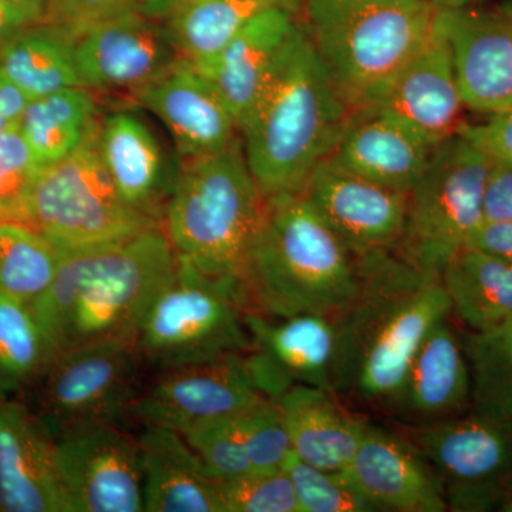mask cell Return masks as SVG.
<instances>
[{
	"label": "cell",
	"instance_id": "cell-23",
	"mask_svg": "<svg viewBox=\"0 0 512 512\" xmlns=\"http://www.w3.org/2000/svg\"><path fill=\"white\" fill-rule=\"evenodd\" d=\"M470 402L466 349L447 318L431 330L417 349L389 409L406 419L427 423L457 416Z\"/></svg>",
	"mask_w": 512,
	"mask_h": 512
},
{
	"label": "cell",
	"instance_id": "cell-49",
	"mask_svg": "<svg viewBox=\"0 0 512 512\" xmlns=\"http://www.w3.org/2000/svg\"><path fill=\"white\" fill-rule=\"evenodd\" d=\"M497 12L503 13V15L508 16V18H512V0H503V2L498 5Z\"/></svg>",
	"mask_w": 512,
	"mask_h": 512
},
{
	"label": "cell",
	"instance_id": "cell-34",
	"mask_svg": "<svg viewBox=\"0 0 512 512\" xmlns=\"http://www.w3.org/2000/svg\"><path fill=\"white\" fill-rule=\"evenodd\" d=\"M52 353L30 303L0 292V379L19 386L43 376Z\"/></svg>",
	"mask_w": 512,
	"mask_h": 512
},
{
	"label": "cell",
	"instance_id": "cell-7",
	"mask_svg": "<svg viewBox=\"0 0 512 512\" xmlns=\"http://www.w3.org/2000/svg\"><path fill=\"white\" fill-rule=\"evenodd\" d=\"M134 346L144 367L156 372L248 352L251 335L239 286L178 258L141 320Z\"/></svg>",
	"mask_w": 512,
	"mask_h": 512
},
{
	"label": "cell",
	"instance_id": "cell-8",
	"mask_svg": "<svg viewBox=\"0 0 512 512\" xmlns=\"http://www.w3.org/2000/svg\"><path fill=\"white\" fill-rule=\"evenodd\" d=\"M26 225L59 251H74L133 237L161 221L123 200L100 156L96 128L70 156L42 168Z\"/></svg>",
	"mask_w": 512,
	"mask_h": 512
},
{
	"label": "cell",
	"instance_id": "cell-20",
	"mask_svg": "<svg viewBox=\"0 0 512 512\" xmlns=\"http://www.w3.org/2000/svg\"><path fill=\"white\" fill-rule=\"evenodd\" d=\"M136 93L190 160L217 153L237 140V120L227 103L214 84L184 60Z\"/></svg>",
	"mask_w": 512,
	"mask_h": 512
},
{
	"label": "cell",
	"instance_id": "cell-29",
	"mask_svg": "<svg viewBox=\"0 0 512 512\" xmlns=\"http://www.w3.org/2000/svg\"><path fill=\"white\" fill-rule=\"evenodd\" d=\"M282 0H185L168 16L180 59L210 79L239 30L262 9Z\"/></svg>",
	"mask_w": 512,
	"mask_h": 512
},
{
	"label": "cell",
	"instance_id": "cell-43",
	"mask_svg": "<svg viewBox=\"0 0 512 512\" xmlns=\"http://www.w3.org/2000/svg\"><path fill=\"white\" fill-rule=\"evenodd\" d=\"M466 247L481 249L512 265V220L483 222Z\"/></svg>",
	"mask_w": 512,
	"mask_h": 512
},
{
	"label": "cell",
	"instance_id": "cell-42",
	"mask_svg": "<svg viewBox=\"0 0 512 512\" xmlns=\"http://www.w3.org/2000/svg\"><path fill=\"white\" fill-rule=\"evenodd\" d=\"M512 220V161L491 157L483 192V222Z\"/></svg>",
	"mask_w": 512,
	"mask_h": 512
},
{
	"label": "cell",
	"instance_id": "cell-38",
	"mask_svg": "<svg viewBox=\"0 0 512 512\" xmlns=\"http://www.w3.org/2000/svg\"><path fill=\"white\" fill-rule=\"evenodd\" d=\"M222 512H301L285 468L220 481Z\"/></svg>",
	"mask_w": 512,
	"mask_h": 512
},
{
	"label": "cell",
	"instance_id": "cell-41",
	"mask_svg": "<svg viewBox=\"0 0 512 512\" xmlns=\"http://www.w3.org/2000/svg\"><path fill=\"white\" fill-rule=\"evenodd\" d=\"M485 116L487 119L478 123L464 121L457 133L473 141L488 156L512 161V111Z\"/></svg>",
	"mask_w": 512,
	"mask_h": 512
},
{
	"label": "cell",
	"instance_id": "cell-11",
	"mask_svg": "<svg viewBox=\"0 0 512 512\" xmlns=\"http://www.w3.org/2000/svg\"><path fill=\"white\" fill-rule=\"evenodd\" d=\"M443 485L447 510H500L512 484V423L477 412L403 430Z\"/></svg>",
	"mask_w": 512,
	"mask_h": 512
},
{
	"label": "cell",
	"instance_id": "cell-4",
	"mask_svg": "<svg viewBox=\"0 0 512 512\" xmlns=\"http://www.w3.org/2000/svg\"><path fill=\"white\" fill-rule=\"evenodd\" d=\"M357 288V256L303 192L266 198L239 278L245 312L268 318L335 315Z\"/></svg>",
	"mask_w": 512,
	"mask_h": 512
},
{
	"label": "cell",
	"instance_id": "cell-48",
	"mask_svg": "<svg viewBox=\"0 0 512 512\" xmlns=\"http://www.w3.org/2000/svg\"><path fill=\"white\" fill-rule=\"evenodd\" d=\"M503 512H512V484L508 487L507 493L504 495L503 503L500 505V510Z\"/></svg>",
	"mask_w": 512,
	"mask_h": 512
},
{
	"label": "cell",
	"instance_id": "cell-46",
	"mask_svg": "<svg viewBox=\"0 0 512 512\" xmlns=\"http://www.w3.org/2000/svg\"><path fill=\"white\" fill-rule=\"evenodd\" d=\"M440 9H467L473 8L480 0H433Z\"/></svg>",
	"mask_w": 512,
	"mask_h": 512
},
{
	"label": "cell",
	"instance_id": "cell-27",
	"mask_svg": "<svg viewBox=\"0 0 512 512\" xmlns=\"http://www.w3.org/2000/svg\"><path fill=\"white\" fill-rule=\"evenodd\" d=\"M99 148L123 200L161 221L164 161L153 131L134 114L113 113L99 128Z\"/></svg>",
	"mask_w": 512,
	"mask_h": 512
},
{
	"label": "cell",
	"instance_id": "cell-21",
	"mask_svg": "<svg viewBox=\"0 0 512 512\" xmlns=\"http://www.w3.org/2000/svg\"><path fill=\"white\" fill-rule=\"evenodd\" d=\"M0 511L70 512L55 441L22 404L0 397Z\"/></svg>",
	"mask_w": 512,
	"mask_h": 512
},
{
	"label": "cell",
	"instance_id": "cell-33",
	"mask_svg": "<svg viewBox=\"0 0 512 512\" xmlns=\"http://www.w3.org/2000/svg\"><path fill=\"white\" fill-rule=\"evenodd\" d=\"M60 252L22 222H0V292L32 303L52 285Z\"/></svg>",
	"mask_w": 512,
	"mask_h": 512
},
{
	"label": "cell",
	"instance_id": "cell-35",
	"mask_svg": "<svg viewBox=\"0 0 512 512\" xmlns=\"http://www.w3.org/2000/svg\"><path fill=\"white\" fill-rule=\"evenodd\" d=\"M285 471L291 478L301 512H373L342 471H326L289 454Z\"/></svg>",
	"mask_w": 512,
	"mask_h": 512
},
{
	"label": "cell",
	"instance_id": "cell-6",
	"mask_svg": "<svg viewBox=\"0 0 512 512\" xmlns=\"http://www.w3.org/2000/svg\"><path fill=\"white\" fill-rule=\"evenodd\" d=\"M433 0H308L306 30L353 114L375 103L436 28Z\"/></svg>",
	"mask_w": 512,
	"mask_h": 512
},
{
	"label": "cell",
	"instance_id": "cell-19",
	"mask_svg": "<svg viewBox=\"0 0 512 512\" xmlns=\"http://www.w3.org/2000/svg\"><path fill=\"white\" fill-rule=\"evenodd\" d=\"M437 26L451 47L466 109L497 113L512 94V18L439 8Z\"/></svg>",
	"mask_w": 512,
	"mask_h": 512
},
{
	"label": "cell",
	"instance_id": "cell-45",
	"mask_svg": "<svg viewBox=\"0 0 512 512\" xmlns=\"http://www.w3.org/2000/svg\"><path fill=\"white\" fill-rule=\"evenodd\" d=\"M185 0H133L134 8L151 19L168 18Z\"/></svg>",
	"mask_w": 512,
	"mask_h": 512
},
{
	"label": "cell",
	"instance_id": "cell-15",
	"mask_svg": "<svg viewBox=\"0 0 512 512\" xmlns=\"http://www.w3.org/2000/svg\"><path fill=\"white\" fill-rule=\"evenodd\" d=\"M74 55L80 82L89 90L137 92L180 60L167 28L136 9L84 30Z\"/></svg>",
	"mask_w": 512,
	"mask_h": 512
},
{
	"label": "cell",
	"instance_id": "cell-37",
	"mask_svg": "<svg viewBox=\"0 0 512 512\" xmlns=\"http://www.w3.org/2000/svg\"><path fill=\"white\" fill-rule=\"evenodd\" d=\"M238 414L208 421L184 431V439L217 480L254 473L238 426Z\"/></svg>",
	"mask_w": 512,
	"mask_h": 512
},
{
	"label": "cell",
	"instance_id": "cell-32",
	"mask_svg": "<svg viewBox=\"0 0 512 512\" xmlns=\"http://www.w3.org/2000/svg\"><path fill=\"white\" fill-rule=\"evenodd\" d=\"M474 412L512 423V318L463 340Z\"/></svg>",
	"mask_w": 512,
	"mask_h": 512
},
{
	"label": "cell",
	"instance_id": "cell-1",
	"mask_svg": "<svg viewBox=\"0 0 512 512\" xmlns=\"http://www.w3.org/2000/svg\"><path fill=\"white\" fill-rule=\"evenodd\" d=\"M357 256V288L335 313L332 390L389 409L417 349L451 315L441 274L410 264L393 249Z\"/></svg>",
	"mask_w": 512,
	"mask_h": 512
},
{
	"label": "cell",
	"instance_id": "cell-24",
	"mask_svg": "<svg viewBox=\"0 0 512 512\" xmlns=\"http://www.w3.org/2000/svg\"><path fill=\"white\" fill-rule=\"evenodd\" d=\"M144 511L222 512L220 480L178 431L144 427L137 437Z\"/></svg>",
	"mask_w": 512,
	"mask_h": 512
},
{
	"label": "cell",
	"instance_id": "cell-10",
	"mask_svg": "<svg viewBox=\"0 0 512 512\" xmlns=\"http://www.w3.org/2000/svg\"><path fill=\"white\" fill-rule=\"evenodd\" d=\"M134 340L111 339L59 353L43 373V424L52 439L69 431L120 424L141 387Z\"/></svg>",
	"mask_w": 512,
	"mask_h": 512
},
{
	"label": "cell",
	"instance_id": "cell-47",
	"mask_svg": "<svg viewBox=\"0 0 512 512\" xmlns=\"http://www.w3.org/2000/svg\"><path fill=\"white\" fill-rule=\"evenodd\" d=\"M9 2L18 3L20 6L36 10V12L42 13L47 20V0H9Z\"/></svg>",
	"mask_w": 512,
	"mask_h": 512
},
{
	"label": "cell",
	"instance_id": "cell-51",
	"mask_svg": "<svg viewBox=\"0 0 512 512\" xmlns=\"http://www.w3.org/2000/svg\"><path fill=\"white\" fill-rule=\"evenodd\" d=\"M500 111H512V94H511L510 99L505 101V103L503 104V107H501V109L498 110L497 113H500ZM491 114H493V113H491Z\"/></svg>",
	"mask_w": 512,
	"mask_h": 512
},
{
	"label": "cell",
	"instance_id": "cell-18",
	"mask_svg": "<svg viewBox=\"0 0 512 512\" xmlns=\"http://www.w3.org/2000/svg\"><path fill=\"white\" fill-rule=\"evenodd\" d=\"M464 109L453 53L436 19L434 32L419 52L382 96L360 113L386 114L439 146L457 134L464 123Z\"/></svg>",
	"mask_w": 512,
	"mask_h": 512
},
{
	"label": "cell",
	"instance_id": "cell-36",
	"mask_svg": "<svg viewBox=\"0 0 512 512\" xmlns=\"http://www.w3.org/2000/svg\"><path fill=\"white\" fill-rule=\"evenodd\" d=\"M42 168L18 126L0 133V222L26 224L30 197Z\"/></svg>",
	"mask_w": 512,
	"mask_h": 512
},
{
	"label": "cell",
	"instance_id": "cell-2",
	"mask_svg": "<svg viewBox=\"0 0 512 512\" xmlns=\"http://www.w3.org/2000/svg\"><path fill=\"white\" fill-rule=\"evenodd\" d=\"M59 252L52 285L30 303L52 360L89 343L134 340L178 262L161 227L97 247Z\"/></svg>",
	"mask_w": 512,
	"mask_h": 512
},
{
	"label": "cell",
	"instance_id": "cell-25",
	"mask_svg": "<svg viewBox=\"0 0 512 512\" xmlns=\"http://www.w3.org/2000/svg\"><path fill=\"white\" fill-rule=\"evenodd\" d=\"M293 456L322 470H345L369 421L343 406L339 394L295 384L278 400Z\"/></svg>",
	"mask_w": 512,
	"mask_h": 512
},
{
	"label": "cell",
	"instance_id": "cell-3",
	"mask_svg": "<svg viewBox=\"0 0 512 512\" xmlns=\"http://www.w3.org/2000/svg\"><path fill=\"white\" fill-rule=\"evenodd\" d=\"M352 119L305 26L296 23L239 124L249 170L265 198L298 194Z\"/></svg>",
	"mask_w": 512,
	"mask_h": 512
},
{
	"label": "cell",
	"instance_id": "cell-9",
	"mask_svg": "<svg viewBox=\"0 0 512 512\" xmlns=\"http://www.w3.org/2000/svg\"><path fill=\"white\" fill-rule=\"evenodd\" d=\"M491 157L460 133L434 148L407 197L406 222L393 251L427 271H443L483 224Z\"/></svg>",
	"mask_w": 512,
	"mask_h": 512
},
{
	"label": "cell",
	"instance_id": "cell-30",
	"mask_svg": "<svg viewBox=\"0 0 512 512\" xmlns=\"http://www.w3.org/2000/svg\"><path fill=\"white\" fill-rule=\"evenodd\" d=\"M74 45L72 33L45 20L20 30L0 45V66L30 100L83 87Z\"/></svg>",
	"mask_w": 512,
	"mask_h": 512
},
{
	"label": "cell",
	"instance_id": "cell-12",
	"mask_svg": "<svg viewBox=\"0 0 512 512\" xmlns=\"http://www.w3.org/2000/svg\"><path fill=\"white\" fill-rule=\"evenodd\" d=\"M268 400L252 382L242 353L157 372L153 382L141 387L128 419L183 434Z\"/></svg>",
	"mask_w": 512,
	"mask_h": 512
},
{
	"label": "cell",
	"instance_id": "cell-31",
	"mask_svg": "<svg viewBox=\"0 0 512 512\" xmlns=\"http://www.w3.org/2000/svg\"><path fill=\"white\" fill-rule=\"evenodd\" d=\"M96 103L86 87H70L29 101L18 130L37 163L55 164L74 153L90 134Z\"/></svg>",
	"mask_w": 512,
	"mask_h": 512
},
{
	"label": "cell",
	"instance_id": "cell-14",
	"mask_svg": "<svg viewBox=\"0 0 512 512\" xmlns=\"http://www.w3.org/2000/svg\"><path fill=\"white\" fill-rule=\"evenodd\" d=\"M245 325L251 335L245 366L256 389L269 400L275 402L295 384L332 390L335 315L268 318L245 312Z\"/></svg>",
	"mask_w": 512,
	"mask_h": 512
},
{
	"label": "cell",
	"instance_id": "cell-22",
	"mask_svg": "<svg viewBox=\"0 0 512 512\" xmlns=\"http://www.w3.org/2000/svg\"><path fill=\"white\" fill-rule=\"evenodd\" d=\"M430 141L380 113L353 114L330 158L367 180L409 194L429 164Z\"/></svg>",
	"mask_w": 512,
	"mask_h": 512
},
{
	"label": "cell",
	"instance_id": "cell-16",
	"mask_svg": "<svg viewBox=\"0 0 512 512\" xmlns=\"http://www.w3.org/2000/svg\"><path fill=\"white\" fill-rule=\"evenodd\" d=\"M303 194L355 255L394 249L406 222L409 194L383 187L326 157Z\"/></svg>",
	"mask_w": 512,
	"mask_h": 512
},
{
	"label": "cell",
	"instance_id": "cell-39",
	"mask_svg": "<svg viewBox=\"0 0 512 512\" xmlns=\"http://www.w3.org/2000/svg\"><path fill=\"white\" fill-rule=\"evenodd\" d=\"M237 419L254 473L284 468L292 448L278 404L268 400Z\"/></svg>",
	"mask_w": 512,
	"mask_h": 512
},
{
	"label": "cell",
	"instance_id": "cell-40",
	"mask_svg": "<svg viewBox=\"0 0 512 512\" xmlns=\"http://www.w3.org/2000/svg\"><path fill=\"white\" fill-rule=\"evenodd\" d=\"M131 9H136L133 0H47V22L77 37L101 20Z\"/></svg>",
	"mask_w": 512,
	"mask_h": 512
},
{
	"label": "cell",
	"instance_id": "cell-50",
	"mask_svg": "<svg viewBox=\"0 0 512 512\" xmlns=\"http://www.w3.org/2000/svg\"><path fill=\"white\" fill-rule=\"evenodd\" d=\"M16 126H18V124L12 123V121L6 119V117L3 116L2 111H0V133Z\"/></svg>",
	"mask_w": 512,
	"mask_h": 512
},
{
	"label": "cell",
	"instance_id": "cell-17",
	"mask_svg": "<svg viewBox=\"0 0 512 512\" xmlns=\"http://www.w3.org/2000/svg\"><path fill=\"white\" fill-rule=\"evenodd\" d=\"M342 474L376 511H448L439 477L403 433L367 424Z\"/></svg>",
	"mask_w": 512,
	"mask_h": 512
},
{
	"label": "cell",
	"instance_id": "cell-26",
	"mask_svg": "<svg viewBox=\"0 0 512 512\" xmlns=\"http://www.w3.org/2000/svg\"><path fill=\"white\" fill-rule=\"evenodd\" d=\"M295 25L282 2L274 3L239 30L218 60L208 80L227 103L238 130Z\"/></svg>",
	"mask_w": 512,
	"mask_h": 512
},
{
	"label": "cell",
	"instance_id": "cell-28",
	"mask_svg": "<svg viewBox=\"0 0 512 512\" xmlns=\"http://www.w3.org/2000/svg\"><path fill=\"white\" fill-rule=\"evenodd\" d=\"M451 313L471 332L512 318V265L481 249L464 247L441 271Z\"/></svg>",
	"mask_w": 512,
	"mask_h": 512
},
{
	"label": "cell",
	"instance_id": "cell-5",
	"mask_svg": "<svg viewBox=\"0 0 512 512\" xmlns=\"http://www.w3.org/2000/svg\"><path fill=\"white\" fill-rule=\"evenodd\" d=\"M265 202L237 138L185 167L165 201L161 228L178 258L239 286Z\"/></svg>",
	"mask_w": 512,
	"mask_h": 512
},
{
	"label": "cell",
	"instance_id": "cell-44",
	"mask_svg": "<svg viewBox=\"0 0 512 512\" xmlns=\"http://www.w3.org/2000/svg\"><path fill=\"white\" fill-rule=\"evenodd\" d=\"M45 20V16L36 10L9 2V0H0V45L20 30Z\"/></svg>",
	"mask_w": 512,
	"mask_h": 512
},
{
	"label": "cell",
	"instance_id": "cell-13",
	"mask_svg": "<svg viewBox=\"0 0 512 512\" xmlns=\"http://www.w3.org/2000/svg\"><path fill=\"white\" fill-rule=\"evenodd\" d=\"M55 441L56 470L70 512L144 511L137 437L119 424L69 431Z\"/></svg>",
	"mask_w": 512,
	"mask_h": 512
}]
</instances>
